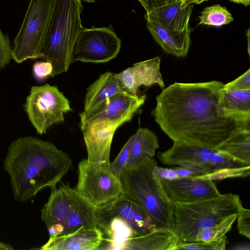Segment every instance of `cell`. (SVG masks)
<instances>
[{
    "label": "cell",
    "instance_id": "obj_1",
    "mask_svg": "<svg viewBox=\"0 0 250 250\" xmlns=\"http://www.w3.org/2000/svg\"><path fill=\"white\" fill-rule=\"evenodd\" d=\"M224 83H175L156 97L151 114L173 142L216 148L250 121L227 115L221 105Z\"/></svg>",
    "mask_w": 250,
    "mask_h": 250
},
{
    "label": "cell",
    "instance_id": "obj_2",
    "mask_svg": "<svg viewBox=\"0 0 250 250\" xmlns=\"http://www.w3.org/2000/svg\"><path fill=\"white\" fill-rule=\"evenodd\" d=\"M72 161L52 143L34 136L13 141L4 160L15 200L23 202L47 187H56L68 172Z\"/></svg>",
    "mask_w": 250,
    "mask_h": 250
},
{
    "label": "cell",
    "instance_id": "obj_3",
    "mask_svg": "<svg viewBox=\"0 0 250 250\" xmlns=\"http://www.w3.org/2000/svg\"><path fill=\"white\" fill-rule=\"evenodd\" d=\"M81 0H55L42 49V58L51 63L55 75L67 71L73 61L76 41L83 27Z\"/></svg>",
    "mask_w": 250,
    "mask_h": 250
},
{
    "label": "cell",
    "instance_id": "obj_4",
    "mask_svg": "<svg viewBox=\"0 0 250 250\" xmlns=\"http://www.w3.org/2000/svg\"><path fill=\"white\" fill-rule=\"evenodd\" d=\"M242 206L239 196L231 193L188 203L169 202L170 228L179 241H195L200 229L238 214Z\"/></svg>",
    "mask_w": 250,
    "mask_h": 250
},
{
    "label": "cell",
    "instance_id": "obj_5",
    "mask_svg": "<svg viewBox=\"0 0 250 250\" xmlns=\"http://www.w3.org/2000/svg\"><path fill=\"white\" fill-rule=\"evenodd\" d=\"M157 166L153 158L127 166L120 180L124 193L146 213L156 228L170 229L168 202L164 197L155 173Z\"/></svg>",
    "mask_w": 250,
    "mask_h": 250
},
{
    "label": "cell",
    "instance_id": "obj_6",
    "mask_svg": "<svg viewBox=\"0 0 250 250\" xmlns=\"http://www.w3.org/2000/svg\"><path fill=\"white\" fill-rule=\"evenodd\" d=\"M55 0H30L21 28L14 39L12 59L20 63L42 58V49Z\"/></svg>",
    "mask_w": 250,
    "mask_h": 250
},
{
    "label": "cell",
    "instance_id": "obj_7",
    "mask_svg": "<svg viewBox=\"0 0 250 250\" xmlns=\"http://www.w3.org/2000/svg\"><path fill=\"white\" fill-rule=\"evenodd\" d=\"M157 156L163 164L187 168L197 176L224 168L250 166L215 148L179 142H173L170 148L158 152Z\"/></svg>",
    "mask_w": 250,
    "mask_h": 250
},
{
    "label": "cell",
    "instance_id": "obj_8",
    "mask_svg": "<svg viewBox=\"0 0 250 250\" xmlns=\"http://www.w3.org/2000/svg\"><path fill=\"white\" fill-rule=\"evenodd\" d=\"M74 189L95 208L110 204L124 194L120 179L109 168L88 161L78 166V182Z\"/></svg>",
    "mask_w": 250,
    "mask_h": 250
},
{
    "label": "cell",
    "instance_id": "obj_9",
    "mask_svg": "<svg viewBox=\"0 0 250 250\" xmlns=\"http://www.w3.org/2000/svg\"><path fill=\"white\" fill-rule=\"evenodd\" d=\"M25 111L39 134L46 133L53 125L64 121V114L71 110L70 101L58 88L46 83L33 86L26 98Z\"/></svg>",
    "mask_w": 250,
    "mask_h": 250
},
{
    "label": "cell",
    "instance_id": "obj_10",
    "mask_svg": "<svg viewBox=\"0 0 250 250\" xmlns=\"http://www.w3.org/2000/svg\"><path fill=\"white\" fill-rule=\"evenodd\" d=\"M121 41L113 29L108 27H83L74 45L73 61L105 63L116 57Z\"/></svg>",
    "mask_w": 250,
    "mask_h": 250
},
{
    "label": "cell",
    "instance_id": "obj_11",
    "mask_svg": "<svg viewBox=\"0 0 250 250\" xmlns=\"http://www.w3.org/2000/svg\"><path fill=\"white\" fill-rule=\"evenodd\" d=\"M134 114L132 112L117 119L104 120L80 126L83 133L88 161L109 167L114 134L120 126L130 121Z\"/></svg>",
    "mask_w": 250,
    "mask_h": 250
},
{
    "label": "cell",
    "instance_id": "obj_12",
    "mask_svg": "<svg viewBox=\"0 0 250 250\" xmlns=\"http://www.w3.org/2000/svg\"><path fill=\"white\" fill-rule=\"evenodd\" d=\"M159 180L164 197L168 202L191 203L221 194L211 180L194 176Z\"/></svg>",
    "mask_w": 250,
    "mask_h": 250
},
{
    "label": "cell",
    "instance_id": "obj_13",
    "mask_svg": "<svg viewBox=\"0 0 250 250\" xmlns=\"http://www.w3.org/2000/svg\"><path fill=\"white\" fill-rule=\"evenodd\" d=\"M98 222L117 217L125 221L131 228L134 236L146 234L157 229L146 213L124 193L107 206L96 208Z\"/></svg>",
    "mask_w": 250,
    "mask_h": 250
},
{
    "label": "cell",
    "instance_id": "obj_14",
    "mask_svg": "<svg viewBox=\"0 0 250 250\" xmlns=\"http://www.w3.org/2000/svg\"><path fill=\"white\" fill-rule=\"evenodd\" d=\"M145 95H134L129 93L115 95L93 109L80 114V126L104 120L117 119L130 113H136L144 104Z\"/></svg>",
    "mask_w": 250,
    "mask_h": 250
},
{
    "label": "cell",
    "instance_id": "obj_15",
    "mask_svg": "<svg viewBox=\"0 0 250 250\" xmlns=\"http://www.w3.org/2000/svg\"><path fill=\"white\" fill-rule=\"evenodd\" d=\"M160 57L133 64L115 76L119 80L124 89L128 93L138 95L139 88L141 85L150 87L154 84L162 88L165 87L160 71Z\"/></svg>",
    "mask_w": 250,
    "mask_h": 250
},
{
    "label": "cell",
    "instance_id": "obj_16",
    "mask_svg": "<svg viewBox=\"0 0 250 250\" xmlns=\"http://www.w3.org/2000/svg\"><path fill=\"white\" fill-rule=\"evenodd\" d=\"M104 239L103 233L98 227H81L70 233L50 236L40 249L42 250H98Z\"/></svg>",
    "mask_w": 250,
    "mask_h": 250
},
{
    "label": "cell",
    "instance_id": "obj_17",
    "mask_svg": "<svg viewBox=\"0 0 250 250\" xmlns=\"http://www.w3.org/2000/svg\"><path fill=\"white\" fill-rule=\"evenodd\" d=\"M47 202L41 210L42 219L47 229L63 224L75 201L77 192L68 184L51 189Z\"/></svg>",
    "mask_w": 250,
    "mask_h": 250
},
{
    "label": "cell",
    "instance_id": "obj_18",
    "mask_svg": "<svg viewBox=\"0 0 250 250\" xmlns=\"http://www.w3.org/2000/svg\"><path fill=\"white\" fill-rule=\"evenodd\" d=\"M146 21L148 31L165 52L178 57L188 55L190 44L191 29L189 26L183 32L176 33L159 23Z\"/></svg>",
    "mask_w": 250,
    "mask_h": 250
},
{
    "label": "cell",
    "instance_id": "obj_19",
    "mask_svg": "<svg viewBox=\"0 0 250 250\" xmlns=\"http://www.w3.org/2000/svg\"><path fill=\"white\" fill-rule=\"evenodd\" d=\"M182 0H179L155 8L146 14V20L159 23L167 29L181 33L188 26L193 4L181 8Z\"/></svg>",
    "mask_w": 250,
    "mask_h": 250
},
{
    "label": "cell",
    "instance_id": "obj_20",
    "mask_svg": "<svg viewBox=\"0 0 250 250\" xmlns=\"http://www.w3.org/2000/svg\"><path fill=\"white\" fill-rule=\"evenodd\" d=\"M126 92L114 73L109 71L103 73L87 88L83 111L93 109L115 95Z\"/></svg>",
    "mask_w": 250,
    "mask_h": 250
},
{
    "label": "cell",
    "instance_id": "obj_21",
    "mask_svg": "<svg viewBox=\"0 0 250 250\" xmlns=\"http://www.w3.org/2000/svg\"><path fill=\"white\" fill-rule=\"evenodd\" d=\"M178 241L171 230L155 229L146 234L128 239L123 250H175Z\"/></svg>",
    "mask_w": 250,
    "mask_h": 250
},
{
    "label": "cell",
    "instance_id": "obj_22",
    "mask_svg": "<svg viewBox=\"0 0 250 250\" xmlns=\"http://www.w3.org/2000/svg\"><path fill=\"white\" fill-rule=\"evenodd\" d=\"M83 226L98 227L96 208L77 192L75 201L63 224L62 235L73 232Z\"/></svg>",
    "mask_w": 250,
    "mask_h": 250
},
{
    "label": "cell",
    "instance_id": "obj_23",
    "mask_svg": "<svg viewBox=\"0 0 250 250\" xmlns=\"http://www.w3.org/2000/svg\"><path fill=\"white\" fill-rule=\"evenodd\" d=\"M220 102L227 115L250 121V89H227L223 87Z\"/></svg>",
    "mask_w": 250,
    "mask_h": 250
},
{
    "label": "cell",
    "instance_id": "obj_24",
    "mask_svg": "<svg viewBox=\"0 0 250 250\" xmlns=\"http://www.w3.org/2000/svg\"><path fill=\"white\" fill-rule=\"evenodd\" d=\"M159 147L157 136L152 131L147 128H139L135 133L127 166L139 163L148 158H153Z\"/></svg>",
    "mask_w": 250,
    "mask_h": 250
},
{
    "label": "cell",
    "instance_id": "obj_25",
    "mask_svg": "<svg viewBox=\"0 0 250 250\" xmlns=\"http://www.w3.org/2000/svg\"><path fill=\"white\" fill-rule=\"evenodd\" d=\"M215 149L242 163L250 165V129L239 131Z\"/></svg>",
    "mask_w": 250,
    "mask_h": 250
},
{
    "label": "cell",
    "instance_id": "obj_26",
    "mask_svg": "<svg viewBox=\"0 0 250 250\" xmlns=\"http://www.w3.org/2000/svg\"><path fill=\"white\" fill-rule=\"evenodd\" d=\"M237 214L230 215L219 223L200 229L196 236V241H210L218 240L230 229Z\"/></svg>",
    "mask_w": 250,
    "mask_h": 250
},
{
    "label": "cell",
    "instance_id": "obj_27",
    "mask_svg": "<svg viewBox=\"0 0 250 250\" xmlns=\"http://www.w3.org/2000/svg\"><path fill=\"white\" fill-rule=\"evenodd\" d=\"M200 23L220 26L233 21L230 13L224 7L215 4L205 8L199 17Z\"/></svg>",
    "mask_w": 250,
    "mask_h": 250
},
{
    "label": "cell",
    "instance_id": "obj_28",
    "mask_svg": "<svg viewBox=\"0 0 250 250\" xmlns=\"http://www.w3.org/2000/svg\"><path fill=\"white\" fill-rule=\"evenodd\" d=\"M228 242V239L226 235L218 240L210 241H178L175 250H224L226 249Z\"/></svg>",
    "mask_w": 250,
    "mask_h": 250
},
{
    "label": "cell",
    "instance_id": "obj_29",
    "mask_svg": "<svg viewBox=\"0 0 250 250\" xmlns=\"http://www.w3.org/2000/svg\"><path fill=\"white\" fill-rule=\"evenodd\" d=\"M135 138V133L129 138L123 146L117 157L110 163V169L120 179L122 173L127 166L131 150Z\"/></svg>",
    "mask_w": 250,
    "mask_h": 250
},
{
    "label": "cell",
    "instance_id": "obj_30",
    "mask_svg": "<svg viewBox=\"0 0 250 250\" xmlns=\"http://www.w3.org/2000/svg\"><path fill=\"white\" fill-rule=\"evenodd\" d=\"M250 174V166L240 167L224 168L211 173L196 177L213 180H220L229 178L246 177Z\"/></svg>",
    "mask_w": 250,
    "mask_h": 250
},
{
    "label": "cell",
    "instance_id": "obj_31",
    "mask_svg": "<svg viewBox=\"0 0 250 250\" xmlns=\"http://www.w3.org/2000/svg\"><path fill=\"white\" fill-rule=\"evenodd\" d=\"M12 59V48L8 36L5 35L0 28V71Z\"/></svg>",
    "mask_w": 250,
    "mask_h": 250
},
{
    "label": "cell",
    "instance_id": "obj_32",
    "mask_svg": "<svg viewBox=\"0 0 250 250\" xmlns=\"http://www.w3.org/2000/svg\"><path fill=\"white\" fill-rule=\"evenodd\" d=\"M237 228L239 233L250 238V210L242 206L237 214Z\"/></svg>",
    "mask_w": 250,
    "mask_h": 250
},
{
    "label": "cell",
    "instance_id": "obj_33",
    "mask_svg": "<svg viewBox=\"0 0 250 250\" xmlns=\"http://www.w3.org/2000/svg\"><path fill=\"white\" fill-rule=\"evenodd\" d=\"M33 72L34 76L39 80H42L51 76L53 72V66L47 61H38L34 63Z\"/></svg>",
    "mask_w": 250,
    "mask_h": 250
},
{
    "label": "cell",
    "instance_id": "obj_34",
    "mask_svg": "<svg viewBox=\"0 0 250 250\" xmlns=\"http://www.w3.org/2000/svg\"><path fill=\"white\" fill-rule=\"evenodd\" d=\"M227 89H250V69L234 80L224 84Z\"/></svg>",
    "mask_w": 250,
    "mask_h": 250
},
{
    "label": "cell",
    "instance_id": "obj_35",
    "mask_svg": "<svg viewBox=\"0 0 250 250\" xmlns=\"http://www.w3.org/2000/svg\"><path fill=\"white\" fill-rule=\"evenodd\" d=\"M147 12L159 7L182 0H137Z\"/></svg>",
    "mask_w": 250,
    "mask_h": 250
},
{
    "label": "cell",
    "instance_id": "obj_36",
    "mask_svg": "<svg viewBox=\"0 0 250 250\" xmlns=\"http://www.w3.org/2000/svg\"><path fill=\"white\" fill-rule=\"evenodd\" d=\"M155 173L160 179L172 180L179 178L176 171L172 168H164L157 166Z\"/></svg>",
    "mask_w": 250,
    "mask_h": 250
},
{
    "label": "cell",
    "instance_id": "obj_37",
    "mask_svg": "<svg viewBox=\"0 0 250 250\" xmlns=\"http://www.w3.org/2000/svg\"><path fill=\"white\" fill-rule=\"evenodd\" d=\"M173 169L176 171L179 178L197 176V174L195 172L184 167L178 166L173 168Z\"/></svg>",
    "mask_w": 250,
    "mask_h": 250
},
{
    "label": "cell",
    "instance_id": "obj_38",
    "mask_svg": "<svg viewBox=\"0 0 250 250\" xmlns=\"http://www.w3.org/2000/svg\"><path fill=\"white\" fill-rule=\"evenodd\" d=\"M206 0H182L181 8H183L191 3L199 4Z\"/></svg>",
    "mask_w": 250,
    "mask_h": 250
},
{
    "label": "cell",
    "instance_id": "obj_39",
    "mask_svg": "<svg viewBox=\"0 0 250 250\" xmlns=\"http://www.w3.org/2000/svg\"><path fill=\"white\" fill-rule=\"evenodd\" d=\"M13 248L10 245L0 242V250H13Z\"/></svg>",
    "mask_w": 250,
    "mask_h": 250
},
{
    "label": "cell",
    "instance_id": "obj_40",
    "mask_svg": "<svg viewBox=\"0 0 250 250\" xmlns=\"http://www.w3.org/2000/svg\"><path fill=\"white\" fill-rule=\"evenodd\" d=\"M231 1L235 3L242 4L244 5L247 6L250 4V0H230Z\"/></svg>",
    "mask_w": 250,
    "mask_h": 250
},
{
    "label": "cell",
    "instance_id": "obj_41",
    "mask_svg": "<svg viewBox=\"0 0 250 250\" xmlns=\"http://www.w3.org/2000/svg\"><path fill=\"white\" fill-rule=\"evenodd\" d=\"M247 37H248V51L250 55V29L247 30Z\"/></svg>",
    "mask_w": 250,
    "mask_h": 250
},
{
    "label": "cell",
    "instance_id": "obj_42",
    "mask_svg": "<svg viewBox=\"0 0 250 250\" xmlns=\"http://www.w3.org/2000/svg\"><path fill=\"white\" fill-rule=\"evenodd\" d=\"M83 1L87 2H93L95 1V0H83Z\"/></svg>",
    "mask_w": 250,
    "mask_h": 250
}]
</instances>
